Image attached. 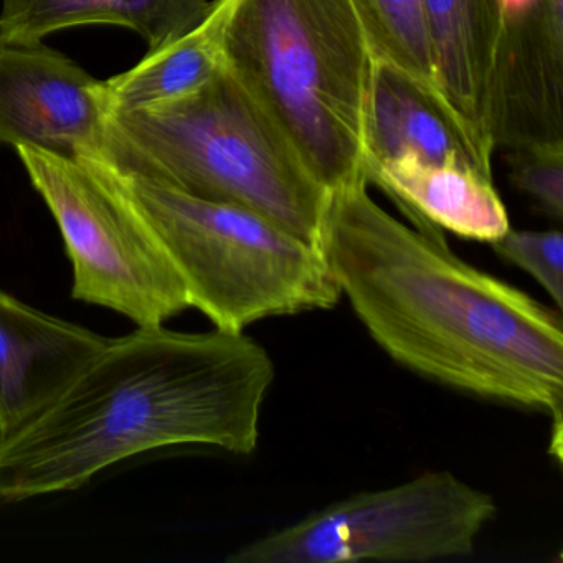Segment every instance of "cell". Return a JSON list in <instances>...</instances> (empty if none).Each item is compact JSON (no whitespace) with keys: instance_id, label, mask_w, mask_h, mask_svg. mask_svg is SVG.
Returning <instances> with one entry per match:
<instances>
[{"instance_id":"obj_1","label":"cell","mask_w":563,"mask_h":563,"mask_svg":"<svg viewBox=\"0 0 563 563\" xmlns=\"http://www.w3.org/2000/svg\"><path fill=\"white\" fill-rule=\"evenodd\" d=\"M367 179L329 190L321 249L342 298L395 362L438 384L552 418L562 460L563 324L522 289L463 262L443 232L385 212Z\"/></svg>"},{"instance_id":"obj_2","label":"cell","mask_w":563,"mask_h":563,"mask_svg":"<svg viewBox=\"0 0 563 563\" xmlns=\"http://www.w3.org/2000/svg\"><path fill=\"white\" fill-rule=\"evenodd\" d=\"M275 375L245 332L154 325L108 341L54 404L0 437V506L78 489L163 448L250 454Z\"/></svg>"},{"instance_id":"obj_3","label":"cell","mask_w":563,"mask_h":563,"mask_svg":"<svg viewBox=\"0 0 563 563\" xmlns=\"http://www.w3.org/2000/svg\"><path fill=\"white\" fill-rule=\"evenodd\" d=\"M95 161L252 210L319 249L328 190L225 67L179 100L110 111L104 154Z\"/></svg>"},{"instance_id":"obj_4","label":"cell","mask_w":563,"mask_h":563,"mask_svg":"<svg viewBox=\"0 0 563 563\" xmlns=\"http://www.w3.org/2000/svg\"><path fill=\"white\" fill-rule=\"evenodd\" d=\"M371 45L351 0H233L223 65L325 190L364 173Z\"/></svg>"},{"instance_id":"obj_5","label":"cell","mask_w":563,"mask_h":563,"mask_svg":"<svg viewBox=\"0 0 563 563\" xmlns=\"http://www.w3.org/2000/svg\"><path fill=\"white\" fill-rule=\"evenodd\" d=\"M87 161L146 223L183 278L190 308L217 329L245 332L262 319L341 301L321 249L266 217Z\"/></svg>"},{"instance_id":"obj_6","label":"cell","mask_w":563,"mask_h":563,"mask_svg":"<svg viewBox=\"0 0 563 563\" xmlns=\"http://www.w3.org/2000/svg\"><path fill=\"white\" fill-rule=\"evenodd\" d=\"M493 496L450 471L355 494L266 533L230 563L430 562L471 555L496 516Z\"/></svg>"},{"instance_id":"obj_7","label":"cell","mask_w":563,"mask_h":563,"mask_svg":"<svg viewBox=\"0 0 563 563\" xmlns=\"http://www.w3.org/2000/svg\"><path fill=\"white\" fill-rule=\"evenodd\" d=\"M15 151L60 229L75 299L113 309L137 328L164 325L190 308L186 285L156 236L90 161Z\"/></svg>"},{"instance_id":"obj_8","label":"cell","mask_w":563,"mask_h":563,"mask_svg":"<svg viewBox=\"0 0 563 563\" xmlns=\"http://www.w3.org/2000/svg\"><path fill=\"white\" fill-rule=\"evenodd\" d=\"M486 128L493 150L563 144V0H503Z\"/></svg>"},{"instance_id":"obj_9","label":"cell","mask_w":563,"mask_h":563,"mask_svg":"<svg viewBox=\"0 0 563 563\" xmlns=\"http://www.w3.org/2000/svg\"><path fill=\"white\" fill-rule=\"evenodd\" d=\"M107 85L47 45L0 44V144L100 159Z\"/></svg>"},{"instance_id":"obj_10","label":"cell","mask_w":563,"mask_h":563,"mask_svg":"<svg viewBox=\"0 0 563 563\" xmlns=\"http://www.w3.org/2000/svg\"><path fill=\"white\" fill-rule=\"evenodd\" d=\"M362 147L364 169L413 157L493 179V150L471 131L437 85L378 58L372 60Z\"/></svg>"},{"instance_id":"obj_11","label":"cell","mask_w":563,"mask_h":563,"mask_svg":"<svg viewBox=\"0 0 563 563\" xmlns=\"http://www.w3.org/2000/svg\"><path fill=\"white\" fill-rule=\"evenodd\" d=\"M107 344L0 291V437L54 404Z\"/></svg>"},{"instance_id":"obj_12","label":"cell","mask_w":563,"mask_h":563,"mask_svg":"<svg viewBox=\"0 0 563 563\" xmlns=\"http://www.w3.org/2000/svg\"><path fill=\"white\" fill-rule=\"evenodd\" d=\"M364 173L367 183L380 187L415 229L434 225L486 243L510 229L506 207L489 177L418 163L413 157L365 167Z\"/></svg>"},{"instance_id":"obj_13","label":"cell","mask_w":563,"mask_h":563,"mask_svg":"<svg viewBox=\"0 0 563 563\" xmlns=\"http://www.w3.org/2000/svg\"><path fill=\"white\" fill-rule=\"evenodd\" d=\"M500 4L503 0H421L434 85L490 150L487 91Z\"/></svg>"},{"instance_id":"obj_14","label":"cell","mask_w":563,"mask_h":563,"mask_svg":"<svg viewBox=\"0 0 563 563\" xmlns=\"http://www.w3.org/2000/svg\"><path fill=\"white\" fill-rule=\"evenodd\" d=\"M210 8L209 0H2L0 44H41L65 29L108 24L136 32L154 51L196 29Z\"/></svg>"},{"instance_id":"obj_15","label":"cell","mask_w":563,"mask_h":563,"mask_svg":"<svg viewBox=\"0 0 563 563\" xmlns=\"http://www.w3.org/2000/svg\"><path fill=\"white\" fill-rule=\"evenodd\" d=\"M233 0H213L209 14L183 37L147 51L124 74L104 81L110 111H133L179 100L209 84L223 65V29Z\"/></svg>"},{"instance_id":"obj_16","label":"cell","mask_w":563,"mask_h":563,"mask_svg":"<svg viewBox=\"0 0 563 563\" xmlns=\"http://www.w3.org/2000/svg\"><path fill=\"white\" fill-rule=\"evenodd\" d=\"M372 57L433 81L421 0H351ZM434 84V81H433Z\"/></svg>"},{"instance_id":"obj_17","label":"cell","mask_w":563,"mask_h":563,"mask_svg":"<svg viewBox=\"0 0 563 563\" xmlns=\"http://www.w3.org/2000/svg\"><path fill=\"white\" fill-rule=\"evenodd\" d=\"M490 249L510 265L532 276L556 305L563 308V235L560 230H514L510 227Z\"/></svg>"},{"instance_id":"obj_18","label":"cell","mask_w":563,"mask_h":563,"mask_svg":"<svg viewBox=\"0 0 563 563\" xmlns=\"http://www.w3.org/2000/svg\"><path fill=\"white\" fill-rule=\"evenodd\" d=\"M510 180L536 202L540 212L562 220L563 144L510 151Z\"/></svg>"}]
</instances>
